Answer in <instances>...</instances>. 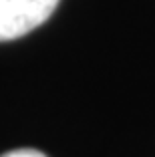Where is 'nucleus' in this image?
<instances>
[{"mask_svg":"<svg viewBox=\"0 0 155 157\" xmlns=\"http://www.w3.org/2000/svg\"><path fill=\"white\" fill-rule=\"evenodd\" d=\"M60 0H0V42L14 40L50 18Z\"/></svg>","mask_w":155,"mask_h":157,"instance_id":"1","label":"nucleus"},{"mask_svg":"<svg viewBox=\"0 0 155 157\" xmlns=\"http://www.w3.org/2000/svg\"><path fill=\"white\" fill-rule=\"evenodd\" d=\"M0 157H46L42 151H37V149H14V151H8Z\"/></svg>","mask_w":155,"mask_h":157,"instance_id":"2","label":"nucleus"}]
</instances>
